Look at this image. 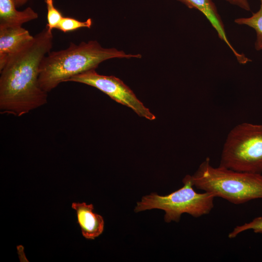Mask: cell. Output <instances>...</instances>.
Listing matches in <instances>:
<instances>
[{
  "label": "cell",
  "instance_id": "1",
  "mask_svg": "<svg viewBox=\"0 0 262 262\" xmlns=\"http://www.w3.org/2000/svg\"><path fill=\"white\" fill-rule=\"evenodd\" d=\"M52 31L46 27L0 70V110L16 116L47 103L48 93L40 87L39 68L52 47Z\"/></svg>",
  "mask_w": 262,
  "mask_h": 262
},
{
  "label": "cell",
  "instance_id": "2",
  "mask_svg": "<svg viewBox=\"0 0 262 262\" xmlns=\"http://www.w3.org/2000/svg\"><path fill=\"white\" fill-rule=\"evenodd\" d=\"M140 54H127L115 48L102 47L96 40L71 42L68 48L49 52L40 66L39 82L48 93L71 77L96 69L103 61L113 58H140Z\"/></svg>",
  "mask_w": 262,
  "mask_h": 262
},
{
  "label": "cell",
  "instance_id": "3",
  "mask_svg": "<svg viewBox=\"0 0 262 262\" xmlns=\"http://www.w3.org/2000/svg\"><path fill=\"white\" fill-rule=\"evenodd\" d=\"M194 186L234 204L262 198V175L215 167L207 157L192 176Z\"/></svg>",
  "mask_w": 262,
  "mask_h": 262
},
{
  "label": "cell",
  "instance_id": "4",
  "mask_svg": "<svg viewBox=\"0 0 262 262\" xmlns=\"http://www.w3.org/2000/svg\"><path fill=\"white\" fill-rule=\"evenodd\" d=\"M183 186L166 196L156 193L143 196L137 202L135 212L158 209L165 212L164 221L179 222L183 213L197 218L209 214L214 207L215 197L211 193L196 192L193 188L192 176L187 175L182 180Z\"/></svg>",
  "mask_w": 262,
  "mask_h": 262
},
{
  "label": "cell",
  "instance_id": "5",
  "mask_svg": "<svg viewBox=\"0 0 262 262\" xmlns=\"http://www.w3.org/2000/svg\"><path fill=\"white\" fill-rule=\"evenodd\" d=\"M220 166L235 171L262 173V125L242 123L229 132Z\"/></svg>",
  "mask_w": 262,
  "mask_h": 262
},
{
  "label": "cell",
  "instance_id": "6",
  "mask_svg": "<svg viewBox=\"0 0 262 262\" xmlns=\"http://www.w3.org/2000/svg\"><path fill=\"white\" fill-rule=\"evenodd\" d=\"M68 82H79L94 87L115 101L130 108L139 116L150 120L156 118V116L137 98L130 88L115 76L100 75L95 69H91L71 77Z\"/></svg>",
  "mask_w": 262,
  "mask_h": 262
},
{
  "label": "cell",
  "instance_id": "7",
  "mask_svg": "<svg viewBox=\"0 0 262 262\" xmlns=\"http://www.w3.org/2000/svg\"><path fill=\"white\" fill-rule=\"evenodd\" d=\"M177 0L182 3L189 8L196 9L204 15L216 32L219 38L229 47L240 64H246L250 61V59L244 54L237 52L229 42L225 31L224 24L216 5L212 0Z\"/></svg>",
  "mask_w": 262,
  "mask_h": 262
},
{
  "label": "cell",
  "instance_id": "8",
  "mask_svg": "<svg viewBox=\"0 0 262 262\" xmlns=\"http://www.w3.org/2000/svg\"><path fill=\"white\" fill-rule=\"evenodd\" d=\"M33 37L22 26H0V70L11 57L21 50Z\"/></svg>",
  "mask_w": 262,
  "mask_h": 262
},
{
  "label": "cell",
  "instance_id": "9",
  "mask_svg": "<svg viewBox=\"0 0 262 262\" xmlns=\"http://www.w3.org/2000/svg\"><path fill=\"white\" fill-rule=\"evenodd\" d=\"M72 208L76 211L78 223L84 237L94 239L99 236L104 230L103 217L93 212V205L85 202H73Z\"/></svg>",
  "mask_w": 262,
  "mask_h": 262
},
{
  "label": "cell",
  "instance_id": "10",
  "mask_svg": "<svg viewBox=\"0 0 262 262\" xmlns=\"http://www.w3.org/2000/svg\"><path fill=\"white\" fill-rule=\"evenodd\" d=\"M38 14L31 7L22 11L16 9L14 0H0V26H22L25 23L37 19Z\"/></svg>",
  "mask_w": 262,
  "mask_h": 262
},
{
  "label": "cell",
  "instance_id": "11",
  "mask_svg": "<svg viewBox=\"0 0 262 262\" xmlns=\"http://www.w3.org/2000/svg\"><path fill=\"white\" fill-rule=\"evenodd\" d=\"M260 1L259 10L251 16L237 18L234 20L237 24L246 25L254 30L256 34L255 49L257 50H262V0Z\"/></svg>",
  "mask_w": 262,
  "mask_h": 262
},
{
  "label": "cell",
  "instance_id": "12",
  "mask_svg": "<svg viewBox=\"0 0 262 262\" xmlns=\"http://www.w3.org/2000/svg\"><path fill=\"white\" fill-rule=\"evenodd\" d=\"M92 24L93 21L91 18L82 21L73 17L63 16L56 29L66 33L82 28H90Z\"/></svg>",
  "mask_w": 262,
  "mask_h": 262
},
{
  "label": "cell",
  "instance_id": "13",
  "mask_svg": "<svg viewBox=\"0 0 262 262\" xmlns=\"http://www.w3.org/2000/svg\"><path fill=\"white\" fill-rule=\"evenodd\" d=\"M47 14V24L46 27L52 31L56 29L60 21L63 17L62 13L55 7L53 0H45Z\"/></svg>",
  "mask_w": 262,
  "mask_h": 262
},
{
  "label": "cell",
  "instance_id": "14",
  "mask_svg": "<svg viewBox=\"0 0 262 262\" xmlns=\"http://www.w3.org/2000/svg\"><path fill=\"white\" fill-rule=\"evenodd\" d=\"M249 229L253 230L256 233H262V217H257L248 223L237 226L229 234L228 237L230 239L234 238L241 232Z\"/></svg>",
  "mask_w": 262,
  "mask_h": 262
},
{
  "label": "cell",
  "instance_id": "15",
  "mask_svg": "<svg viewBox=\"0 0 262 262\" xmlns=\"http://www.w3.org/2000/svg\"><path fill=\"white\" fill-rule=\"evenodd\" d=\"M228 2L246 10L250 11L251 8L248 0H225Z\"/></svg>",
  "mask_w": 262,
  "mask_h": 262
},
{
  "label": "cell",
  "instance_id": "16",
  "mask_svg": "<svg viewBox=\"0 0 262 262\" xmlns=\"http://www.w3.org/2000/svg\"><path fill=\"white\" fill-rule=\"evenodd\" d=\"M30 0H14L16 7H19L26 3Z\"/></svg>",
  "mask_w": 262,
  "mask_h": 262
},
{
  "label": "cell",
  "instance_id": "17",
  "mask_svg": "<svg viewBox=\"0 0 262 262\" xmlns=\"http://www.w3.org/2000/svg\"></svg>",
  "mask_w": 262,
  "mask_h": 262
}]
</instances>
